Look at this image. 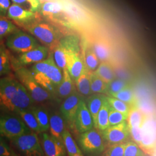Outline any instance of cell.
Instances as JSON below:
<instances>
[{"instance_id": "cell-1", "label": "cell", "mask_w": 156, "mask_h": 156, "mask_svg": "<svg viewBox=\"0 0 156 156\" xmlns=\"http://www.w3.org/2000/svg\"><path fill=\"white\" fill-rule=\"evenodd\" d=\"M35 102L16 78L11 76L0 78V109L16 113L29 108Z\"/></svg>"}, {"instance_id": "cell-2", "label": "cell", "mask_w": 156, "mask_h": 156, "mask_svg": "<svg viewBox=\"0 0 156 156\" xmlns=\"http://www.w3.org/2000/svg\"><path fill=\"white\" fill-rule=\"evenodd\" d=\"M24 28L50 50H54L62 38V33L58 28L51 23L42 21L41 18Z\"/></svg>"}, {"instance_id": "cell-3", "label": "cell", "mask_w": 156, "mask_h": 156, "mask_svg": "<svg viewBox=\"0 0 156 156\" xmlns=\"http://www.w3.org/2000/svg\"><path fill=\"white\" fill-rule=\"evenodd\" d=\"M13 70L15 77L25 87L35 103L52 98L53 95L37 82L30 69L26 67H20L14 68Z\"/></svg>"}, {"instance_id": "cell-4", "label": "cell", "mask_w": 156, "mask_h": 156, "mask_svg": "<svg viewBox=\"0 0 156 156\" xmlns=\"http://www.w3.org/2000/svg\"><path fill=\"white\" fill-rule=\"evenodd\" d=\"M31 131L16 113L9 112L0 113V135L4 138L11 140Z\"/></svg>"}, {"instance_id": "cell-5", "label": "cell", "mask_w": 156, "mask_h": 156, "mask_svg": "<svg viewBox=\"0 0 156 156\" xmlns=\"http://www.w3.org/2000/svg\"><path fill=\"white\" fill-rule=\"evenodd\" d=\"M12 146L22 155L27 156H45V153L37 133H30L9 140Z\"/></svg>"}, {"instance_id": "cell-6", "label": "cell", "mask_w": 156, "mask_h": 156, "mask_svg": "<svg viewBox=\"0 0 156 156\" xmlns=\"http://www.w3.org/2000/svg\"><path fill=\"white\" fill-rule=\"evenodd\" d=\"M40 45L39 41L31 34L18 29L5 39L6 48L13 53L22 54Z\"/></svg>"}, {"instance_id": "cell-7", "label": "cell", "mask_w": 156, "mask_h": 156, "mask_svg": "<svg viewBox=\"0 0 156 156\" xmlns=\"http://www.w3.org/2000/svg\"><path fill=\"white\" fill-rule=\"evenodd\" d=\"M103 137L99 132L91 129L80 134L79 143L82 151L87 154H99L103 153L105 147Z\"/></svg>"}, {"instance_id": "cell-8", "label": "cell", "mask_w": 156, "mask_h": 156, "mask_svg": "<svg viewBox=\"0 0 156 156\" xmlns=\"http://www.w3.org/2000/svg\"><path fill=\"white\" fill-rule=\"evenodd\" d=\"M50 49L45 45H40L32 50L19 54L17 58L11 56L12 68L26 67L42 62L46 59L50 53Z\"/></svg>"}, {"instance_id": "cell-9", "label": "cell", "mask_w": 156, "mask_h": 156, "mask_svg": "<svg viewBox=\"0 0 156 156\" xmlns=\"http://www.w3.org/2000/svg\"><path fill=\"white\" fill-rule=\"evenodd\" d=\"M39 13L51 22L67 26L71 22L67 16L61 0H50L42 3Z\"/></svg>"}, {"instance_id": "cell-10", "label": "cell", "mask_w": 156, "mask_h": 156, "mask_svg": "<svg viewBox=\"0 0 156 156\" xmlns=\"http://www.w3.org/2000/svg\"><path fill=\"white\" fill-rule=\"evenodd\" d=\"M30 69L31 72L43 74L57 86L61 83L63 77L62 70L57 66L53 52H50L49 56L44 60L33 64Z\"/></svg>"}, {"instance_id": "cell-11", "label": "cell", "mask_w": 156, "mask_h": 156, "mask_svg": "<svg viewBox=\"0 0 156 156\" xmlns=\"http://www.w3.org/2000/svg\"><path fill=\"white\" fill-rule=\"evenodd\" d=\"M6 17L18 26L24 28L29 24L41 19L42 16L39 12L29 11L13 3L8 11Z\"/></svg>"}, {"instance_id": "cell-12", "label": "cell", "mask_w": 156, "mask_h": 156, "mask_svg": "<svg viewBox=\"0 0 156 156\" xmlns=\"http://www.w3.org/2000/svg\"><path fill=\"white\" fill-rule=\"evenodd\" d=\"M101 132L104 140L112 145L123 143L130 135L127 120L116 125L111 126Z\"/></svg>"}, {"instance_id": "cell-13", "label": "cell", "mask_w": 156, "mask_h": 156, "mask_svg": "<svg viewBox=\"0 0 156 156\" xmlns=\"http://www.w3.org/2000/svg\"><path fill=\"white\" fill-rule=\"evenodd\" d=\"M41 142L46 156H66L67 151L62 138H57L44 132Z\"/></svg>"}, {"instance_id": "cell-14", "label": "cell", "mask_w": 156, "mask_h": 156, "mask_svg": "<svg viewBox=\"0 0 156 156\" xmlns=\"http://www.w3.org/2000/svg\"><path fill=\"white\" fill-rule=\"evenodd\" d=\"M74 126L79 133L93 129L94 122L86 103L81 99L74 121Z\"/></svg>"}, {"instance_id": "cell-15", "label": "cell", "mask_w": 156, "mask_h": 156, "mask_svg": "<svg viewBox=\"0 0 156 156\" xmlns=\"http://www.w3.org/2000/svg\"><path fill=\"white\" fill-rule=\"evenodd\" d=\"M80 98L76 91L69 95L62 103L60 113L62 117L71 126H74V121Z\"/></svg>"}, {"instance_id": "cell-16", "label": "cell", "mask_w": 156, "mask_h": 156, "mask_svg": "<svg viewBox=\"0 0 156 156\" xmlns=\"http://www.w3.org/2000/svg\"><path fill=\"white\" fill-rule=\"evenodd\" d=\"M85 68L80 53L67 52L66 68L74 82L80 76Z\"/></svg>"}, {"instance_id": "cell-17", "label": "cell", "mask_w": 156, "mask_h": 156, "mask_svg": "<svg viewBox=\"0 0 156 156\" xmlns=\"http://www.w3.org/2000/svg\"><path fill=\"white\" fill-rule=\"evenodd\" d=\"M64 11L71 23H83L87 20L83 11L71 0H61Z\"/></svg>"}, {"instance_id": "cell-18", "label": "cell", "mask_w": 156, "mask_h": 156, "mask_svg": "<svg viewBox=\"0 0 156 156\" xmlns=\"http://www.w3.org/2000/svg\"><path fill=\"white\" fill-rule=\"evenodd\" d=\"M63 77L57 88L56 95L60 98H66L76 91L74 82L70 76L67 68L62 70Z\"/></svg>"}, {"instance_id": "cell-19", "label": "cell", "mask_w": 156, "mask_h": 156, "mask_svg": "<svg viewBox=\"0 0 156 156\" xmlns=\"http://www.w3.org/2000/svg\"><path fill=\"white\" fill-rule=\"evenodd\" d=\"M156 144V131L152 123L145 122L142 126V140L140 147L146 149H152Z\"/></svg>"}, {"instance_id": "cell-20", "label": "cell", "mask_w": 156, "mask_h": 156, "mask_svg": "<svg viewBox=\"0 0 156 156\" xmlns=\"http://www.w3.org/2000/svg\"><path fill=\"white\" fill-rule=\"evenodd\" d=\"M30 109L39 124L41 133L46 132L49 129V115L45 106L39 104H34Z\"/></svg>"}, {"instance_id": "cell-21", "label": "cell", "mask_w": 156, "mask_h": 156, "mask_svg": "<svg viewBox=\"0 0 156 156\" xmlns=\"http://www.w3.org/2000/svg\"><path fill=\"white\" fill-rule=\"evenodd\" d=\"M105 98V96L102 94H93L87 100V106L93 118L94 126L98 129L97 116L101 106Z\"/></svg>"}, {"instance_id": "cell-22", "label": "cell", "mask_w": 156, "mask_h": 156, "mask_svg": "<svg viewBox=\"0 0 156 156\" xmlns=\"http://www.w3.org/2000/svg\"><path fill=\"white\" fill-rule=\"evenodd\" d=\"M64 119L62 114L56 112L49 115V129L51 135L62 138V134L66 130Z\"/></svg>"}, {"instance_id": "cell-23", "label": "cell", "mask_w": 156, "mask_h": 156, "mask_svg": "<svg viewBox=\"0 0 156 156\" xmlns=\"http://www.w3.org/2000/svg\"><path fill=\"white\" fill-rule=\"evenodd\" d=\"M5 45L0 42V78L8 76L12 73L11 55Z\"/></svg>"}, {"instance_id": "cell-24", "label": "cell", "mask_w": 156, "mask_h": 156, "mask_svg": "<svg viewBox=\"0 0 156 156\" xmlns=\"http://www.w3.org/2000/svg\"><path fill=\"white\" fill-rule=\"evenodd\" d=\"M91 72V71L86 67L82 73L75 82L79 93L85 96L93 94L90 86Z\"/></svg>"}, {"instance_id": "cell-25", "label": "cell", "mask_w": 156, "mask_h": 156, "mask_svg": "<svg viewBox=\"0 0 156 156\" xmlns=\"http://www.w3.org/2000/svg\"><path fill=\"white\" fill-rule=\"evenodd\" d=\"M22 119L23 122L31 131L37 134L41 133L39 124L30 108L22 109L15 113Z\"/></svg>"}, {"instance_id": "cell-26", "label": "cell", "mask_w": 156, "mask_h": 156, "mask_svg": "<svg viewBox=\"0 0 156 156\" xmlns=\"http://www.w3.org/2000/svg\"><path fill=\"white\" fill-rule=\"evenodd\" d=\"M93 49L101 62H108L111 57V49L109 44L103 40H97L93 46Z\"/></svg>"}, {"instance_id": "cell-27", "label": "cell", "mask_w": 156, "mask_h": 156, "mask_svg": "<svg viewBox=\"0 0 156 156\" xmlns=\"http://www.w3.org/2000/svg\"><path fill=\"white\" fill-rule=\"evenodd\" d=\"M81 57L85 67L91 71L95 70L99 65V59L92 48L86 46L82 51Z\"/></svg>"}, {"instance_id": "cell-28", "label": "cell", "mask_w": 156, "mask_h": 156, "mask_svg": "<svg viewBox=\"0 0 156 156\" xmlns=\"http://www.w3.org/2000/svg\"><path fill=\"white\" fill-rule=\"evenodd\" d=\"M62 138L68 156H82L83 155L82 151L73 139L71 134L67 129L62 134Z\"/></svg>"}, {"instance_id": "cell-29", "label": "cell", "mask_w": 156, "mask_h": 156, "mask_svg": "<svg viewBox=\"0 0 156 156\" xmlns=\"http://www.w3.org/2000/svg\"><path fill=\"white\" fill-rule=\"evenodd\" d=\"M58 44L69 53H80V43L78 37L74 35H69L62 37Z\"/></svg>"}, {"instance_id": "cell-30", "label": "cell", "mask_w": 156, "mask_h": 156, "mask_svg": "<svg viewBox=\"0 0 156 156\" xmlns=\"http://www.w3.org/2000/svg\"><path fill=\"white\" fill-rule=\"evenodd\" d=\"M94 72L107 83L116 78L114 70L108 62H101Z\"/></svg>"}, {"instance_id": "cell-31", "label": "cell", "mask_w": 156, "mask_h": 156, "mask_svg": "<svg viewBox=\"0 0 156 156\" xmlns=\"http://www.w3.org/2000/svg\"><path fill=\"white\" fill-rule=\"evenodd\" d=\"M146 120L145 115L140 109L134 106L131 108L127 120L129 127H142Z\"/></svg>"}, {"instance_id": "cell-32", "label": "cell", "mask_w": 156, "mask_h": 156, "mask_svg": "<svg viewBox=\"0 0 156 156\" xmlns=\"http://www.w3.org/2000/svg\"><path fill=\"white\" fill-rule=\"evenodd\" d=\"M109 104L106 100V96L101 106L97 116V126L98 129L102 131L110 126L109 122Z\"/></svg>"}, {"instance_id": "cell-33", "label": "cell", "mask_w": 156, "mask_h": 156, "mask_svg": "<svg viewBox=\"0 0 156 156\" xmlns=\"http://www.w3.org/2000/svg\"><path fill=\"white\" fill-rule=\"evenodd\" d=\"M19 28L7 17L0 16V42Z\"/></svg>"}, {"instance_id": "cell-34", "label": "cell", "mask_w": 156, "mask_h": 156, "mask_svg": "<svg viewBox=\"0 0 156 156\" xmlns=\"http://www.w3.org/2000/svg\"><path fill=\"white\" fill-rule=\"evenodd\" d=\"M108 83L96 74L94 71L90 73V86L93 94H106Z\"/></svg>"}, {"instance_id": "cell-35", "label": "cell", "mask_w": 156, "mask_h": 156, "mask_svg": "<svg viewBox=\"0 0 156 156\" xmlns=\"http://www.w3.org/2000/svg\"><path fill=\"white\" fill-rule=\"evenodd\" d=\"M31 73H33L34 77L37 81V82L44 89L47 90L53 96L54 95H56L57 86H56L52 81H51L49 78H47L41 73L35 72H31Z\"/></svg>"}, {"instance_id": "cell-36", "label": "cell", "mask_w": 156, "mask_h": 156, "mask_svg": "<svg viewBox=\"0 0 156 156\" xmlns=\"http://www.w3.org/2000/svg\"><path fill=\"white\" fill-rule=\"evenodd\" d=\"M112 97L122 101L123 102L128 104L129 105L134 106L136 104L135 95L134 94V91L130 85L124 88L117 93L112 95Z\"/></svg>"}, {"instance_id": "cell-37", "label": "cell", "mask_w": 156, "mask_h": 156, "mask_svg": "<svg viewBox=\"0 0 156 156\" xmlns=\"http://www.w3.org/2000/svg\"><path fill=\"white\" fill-rule=\"evenodd\" d=\"M67 53V51L58 44L53 50V55L55 62L57 66L62 70L66 68Z\"/></svg>"}, {"instance_id": "cell-38", "label": "cell", "mask_w": 156, "mask_h": 156, "mask_svg": "<svg viewBox=\"0 0 156 156\" xmlns=\"http://www.w3.org/2000/svg\"><path fill=\"white\" fill-rule=\"evenodd\" d=\"M12 2L20 6L26 10L33 12H39L42 2L41 0H11Z\"/></svg>"}, {"instance_id": "cell-39", "label": "cell", "mask_w": 156, "mask_h": 156, "mask_svg": "<svg viewBox=\"0 0 156 156\" xmlns=\"http://www.w3.org/2000/svg\"><path fill=\"white\" fill-rule=\"evenodd\" d=\"M129 85L130 84L126 80L115 78L108 83L106 94L112 96Z\"/></svg>"}, {"instance_id": "cell-40", "label": "cell", "mask_w": 156, "mask_h": 156, "mask_svg": "<svg viewBox=\"0 0 156 156\" xmlns=\"http://www.w3.org/2000/svg\"><path fill=\"white\" fill-rule=\"evenodd\" d=\"M106 98L109 105L115 109L124 114L128 115L129 112L131 109V105L116 98L109 95L108 97L106 96Z\"/></svg>"}, {"instance_id": "cell-41", "label": "cell", "mask_w": 156, "mask_h": 156, "mask_svg": "<svg viewBox=\"0 0 156 156\" xmlns=\"http://www.w3.org/2000/svg\"><path fill=\"white\" fill-rule=\"evenodd\" d=\"M128 115L123 113L115 109L111 105L109 109V122L111 126L116 125L124 121H126L128 119Z\"/></svg>"}, {"instance_id": "cell-42", "label": "cell", "mask_w": 156, "mask_h": 156, "mask_svg": "<svg viewBox=\"0 0 156 156\" xmlns=\"http://www.w3.org/2000/svg\"><path fill=\"white\" fill-rule=\"evenodd\" d=\"M144 155L145 153L136 143L134 142L125 143L124 156H142Z\"/></svg>"}, {"instance_id": "cell-43", "label": "cell", "mask_w": 156, "mask_h": 156, "mask_svg": "<svg viewBox=\"0 0 156 156\" xmlns=\"http://www.w3.org/2000/svg\"><path fill=\"white\" fill-rule=\"evenodd\" d=\"M125 143H119L113 144L107 149L104 155L107 156H124Z\"/></svg>"}, {"instance_id": "cell-44", "label": "cell", "mask_w": 156, "mask_h": 156, "mask_svg": "<svg viewBox=\"0 0 156 156\" xmlns=\"http://www.w3.org/2000/svg\"><path fill=\"white\" fill-rule=\"evenodd\" d=\"M16 151L8 145L4 137L0 135V156H18Z\"/></svg>"}, {"instance_id": "cell-45", "label": "cell", "mask_w": 156, "mask_h": 156, "mask_svg": "<svg viewBox=\"0 0 156 156\" xmlns=\"http://www.w3.org/2000/svg\"><path fill=\"white\" fill-rule=\"evenodd\" d=\"M129 133L135 143L140 146L142 140V127H129Z\"/></svg>"}, {"instance_id": "cell-46", "label": "cell", "mask_w": 156, "mask_h": 156, "mask_svg": "<svg viewBox=\"0 0 156 156\" xmlns=\"http://www.w3.org/2000/svg\"><path fill=\"white\" fill-rule=\"evenodd\" d=\"M11 6L9 0H0V16H6Z\"/></svg>"}, {"instance_id": "cell-47", "label": "cell", "mask_w": 156, "mask_h": 156, "mask_svg": "<svg viewBox=\"0 0 156 156\" xmlns=\"http://www.w3.org/2000/svg\"><path fill=\"white\" fill-rule=\"evenodd\" d=\"M45 1H46V0H45ZM47 1H50V0H47Z\"/></svg>"}]
</instances>
